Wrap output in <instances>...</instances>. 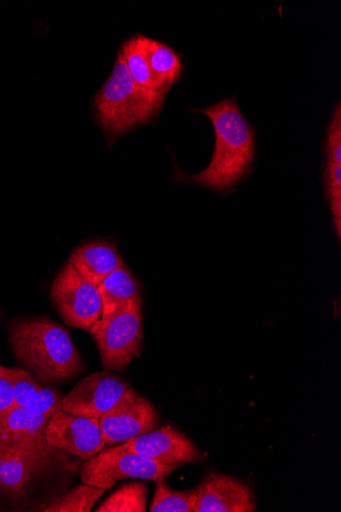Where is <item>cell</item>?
Returning <instances> with one entry per match:
<instances>
[{
  "label": "cell",
  "instance_id": "1",
  "mask_svg": "<svg viewBox=\"0 0 341 512\" xmlns=\"http://www.w3.org/2000/svg\"><path fill=\"white\" fill-rule=\"evenodd\" d=\"M194 112L206 115L216 133L214 154L209 166L197 175H187L175 168V182L203 185L215 192L231 190L245 177L255 157V129L243 117L235 99Z\"/></svg>",
  "mask_w": 341,
  "mask_h": 512
},
{
  "label": "cell",
  "instance_id": "2",
  "mask_svg": "<svg viewBox=\"0 0 341 512\" xmlns=\"http://www.w3.org/2000/svg\"><path fill=\"white\" fill-rule=\"evenodd\" d=\"M10 343L16 357L44 383L69 380L81 370L82 360L70 335L50 319L13 323Z\"/></svg>",
  "mask_w": 341,
  "mask_h": 512
},
{
  "label": "cell",
  "instance_id": "3",
  "mask_svg": "<svg viewBox=\"0 0 341 512\" xmlns=\"http://www.w3.org/2000/svg\"><path fill=\"white\" fill-rule=\"evenodd\" d=\"M167 92L139 86L131 77L124 58L118 55L108 81L94 99L97 122L113 143L116 139L155 119L163 109Z\"/></svg>",
  "mask_w": 341,
  "mask_h": 512
},
{
  "label": "cell",
  "instance_id": "4",
  "mask_svg": "<svg viewBox=\"0 0 341 512\" xmlns=\"http://www.w3.org/2000/svg\"><path fill=\"white\" fill-rule=\"evenodd\" d=\"M110 370L125 367L140 353L143 339L141 299L136 297L88 330Z\"/></svg>",
  "mask_w": 341,
  "mask_h": 512
},
{
  "label": "cell",
  "instance_id": "5",
  "mask_svg": "<svg viewBox=\"0 0 341 512\" xmlns=\"http://www.w3.org/2000/svg\"><path fill=\"white\" fill-rule=\"evenodd\" d=\"M177 468L128 451L122 445L100 451L85 463L81 473L84 484L110 490L124 479L164 481Z\"/></svg>",
  "mask_w": 341,
  "mask_h": 512
},
{
  "label": "cell",
  "instance_id": "6",
  "mask_svg": "<svg viewBox=\"0 0 341 512\" xmlns=\"http://www.w3.org/2000/svg\"><path fill=\"white\" fill-rule=\"evenodd\" d=\"M52 299L65 322L88 331L102 317L103 303L96 286L68 262L52 287Z\"/></svg>",
  "mask_w": 341,
  "mask_h": 512
},
{
  "label": "cell",
  "instance_id": "7",
  "mask_svg": "<svg viewBox=\"0 0 341 512\" xmlns=\"http://www.w3.org/2000/svg\"><path fill=\"white\" fill-rule=\"evenodd\" d=\"M159 421L154 406L129 387L99 423L106 445H116L154 431Z\"/></svg>",
  "mask_w": 341,
  "mask_h": 512
},
{
  "label": "cell",
  "instance_id": "8",
  "mask_svg": "<svg viewBox=\"0 0 341 512\" xmlns=\"http://www.w3.org/2000/svg\"><path fill=\"white\" fill-rule=\"evenodd\" d=\"M45 439L48 445L84 459L92 458L106 446L99 418L77 416L62 410L48 422Z\"/></svg>",
  "mask_w": 341,
  "mask_h": 512
},
{
  "label": "cell",
  "instance_id": "9",
  "mask_svg": "<svg viewBox=\"0 0 341 512\" xmlns=\"http://www.w3.org/2000/svg\"><path fill=\"white\" fill-rule=\"evenodd\" d=\"M128 388L127 382L111 372H97L79 382L64 397L61 410L100 420L118 403Z\"/></svg>",
  "mask_w": 341,
  "mask_h": 512
},
{
  "label": "cell",
  "instance_id": "10",
  "mask_svg": "<svg viewBox=\"0 0 341 512\" xmlns=\"http://www.w3.org/2000/svg\"><path fill=\"white\" fill-rule=\"evenodd\" d=\"M54 447H0V491L21 494L38 474L50 467Z\"/></svg>",
  "mask_w": 341,
  "mask_h": 512
},
{
  "label": "cell",
  "instance_id": "11",
  "mask_svg": "<svg viewBox=\"0 0 341 512\" xmlns=\"http://www.w3.org/2000/svg\"><path fill=\"white\" fill-rule=\"evenodd\" d=\"M122 447L177 469L183 464L199 462L202 459L198 447L169 426L130 439Z\"/></svg>",
  "mask_w": 341,
  "mask_h": 512
},
{
  "label": "cell",
  "instance_id": "12",
  "mask_svg": "<svg viewBox=\"0 0 341 512\" xmlns=\"http://www.w3.org/2000/svg\"><path fill=\"white\" fill-rule=\"evenodd\" d=\"M197 512H255L252 488L234 477L211 473L197 489Z\"/></svg>",
  "mask_w": 341,
  "mask_h": 512
},
{
  "label": "cell",
  "instance_id": "13",
  "mask_svg": "<svg viewBox=\"0 0 341 512\" xmlns=\"http://www.w3.org/2000/svg\"><path fill=\"white\" fill-rule=\"evenodd\" d=\"M52 417H36L24 407L0 413V447H52L45 431Z\"/></svg>",
  "mask_w": 341,
  "mask_h": 512
},
{
  "label": "cell",
  "instance_id": "14",
  "mask_svg": "<svg viewBox=\"0 0 341 512\" xmlns=\"http://www.w3.org/2000/svg\"><path fill=\"white\" fill-rule=\"evenodd\" d=\"M69 262L94 286L124 265L116 247L108 242L87 243L73 252Z\"/></svg>",
  "mask_w": 341,
  "mask_h": 512
},
{
  "label": "cell",
  "instance_id": "15",
  "mask_svg": "<svg viewBox=\"0 0 341 512\" xmlns=\"http://www.w3.org/2000/svg\"><path fill=\"white\" fill-rule=\"evenodd\" d=\"M139 42L153 75L170 89L182 74V62L175 51L165 43L138 34Z\"/></svg>",
  "mask_w": 341,
  "mask_h": 512
},
{
  "label": "cell",
  "instance_id": "16",
  "mask_svg": "<svg viewBox=\"0 0 341 512\" xmlns=\"http://www.w3.org/2000/svg\"><path fill=\"white\" fill-rule=\"evenodd\" d=\"M102 303V318L116 312L128 302L139 297V285L132 272L125 266L114 270L97 286Z\"/></svg>",
  "mask_w": 341,
  "mask_h": 512
},
{
  "label": "cell",
  "instance_id": "17",
  "mask_svg": "<svg viewBox=\"0 0 341 512\" xmlns=\"http://www.w3.org/2000/svg\"><path fill=\"white\" fill-rule=\"evenodd\" d=\"M120 53L124 58L132 79L139 86L154 92L168 93L169 89L163 86L153 75L148 61H146L145 55L142 51L138 35L127 40L122 45Z\"/></svg>",
  "mask_w": 341,
  "mask_h": 512
},
{
  "label": "cell",
  "instance_id": "18",
  "mask_svg": "<svg viewBox=\"0 0 341 512\" xmlns=\"http://www.w3.org/2000/svg\"><path fill=\"white\" fill-rule=\"evenodd\" d=\"M148 500V487L143 483L127 484L114 492L97 512H144Z\"/></svg>",
  "mask_w": 341,
  "mask_h": 512
},
{
  "label": "cell",
  "instance_id": "19",
  "mask_svg": "<svg viewBox=\"0 0 341 512\" xmlns=\"http://www.w3.org/2000/svg\"><path fill=\"white\" fill-rule=\"evenodd\" d=\"M197 489L174 491L164 482H158L150 507L152 512H197Z\"/></svg>",
  "mask_w": 341,
  "mask_h": 512
},
{
  "label": "cell",
  "instance_id": "20",
  "mask_svg": "<svg viewBox=\"0 0 341 512\" xmlns=\"http://www.w3.org/2000/svg\"><path fill=\"white\" fill-rule=\"evenodd\" d=\"M106 491L87 484L78 486L46 507V512H89Z\"/></svg>",
  "mask_w": 341,
  "mask_h": 512
},
{
  "label": "cell",
  "instance_id": "21",
  "mask_svg": "<svg viewBox=\"0 0 341 512\" xmlns=\"http://www.w3.org/2000/svg\"><path fill=\"white\" fill-rule=\"evenodd\" d=\"M63 399L61 393L50 388L40 387L24 408L36 417H53L61 410Z\"/></svg>",
  "mask_w": 341,
  "mask_h": 512
},
{
  "label": "cell",
  "instance_id": "22",
  "mask_svg": "<svg viewBox=\"0 0 341 512\" xmlns=\"http://www.w3.org/2000/svg\"><path fill=\"white\" fill-rule=\"evenodd\" d=\"M11 377L15 395V407H25L38 392L39 386L29 371L11 368Z\"/></svg>",
  "mask_w": 341,
  "mask_h": 512
},
{
  "label": "cell",
  "instance_id": "23",
  "mask_svg": "<svg viewBox=\"0 0 341 512\" xmlns=\"http://www.w3.org/2000/svg\"><path fill=\"white\" fill-rule=\"evenodd\" d=\"M325 183L331 211L337 213L341 210V164L328 162Z\"/></svg>",
  "mask_w": 341,
  "mask_h": 512
},
{
  "label": "cell",
  "instance_id": "24",
  "mask_svg": "<svg viewBox=\"0 0 341 512\" xmlns=\"http://www.w3.org/2000/svg\"><path fill=\"white\" fill-rule=\"evenodd\" d=\"M326 152L328 162L341 164V111L339 104L327 131Z\"/></svg>",
  "mask_w": 341,
  "mask_h": 512
},
{
  "label": "cell",
  "instance_id": "25",
  "mask_svg": "<svg viewBox=\"0 0 341 512\" xmlns=\"http://www.w3.org/2000/svg\"><path fill=\"white\" fill-rule=\"evenodd\" d=\"M15 408L11 368L0 365V413Z\"/></svg>",
  "mask_w": 341,
  "mask_h": 512
}]
</instances>
